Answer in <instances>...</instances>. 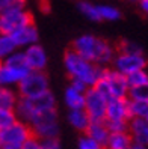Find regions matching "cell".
I'll use <instances>...</instances> for the list:
<instances>
[{
    "label": "cell",
    "mask_w": 148,
    "mask_h": 149,
    "mask_svg": "<svg viewBox=\"0 0 148 149\" xmlns=\"http://www.w3.org/2000/svg\"><path fill=\"white\" fill-rule=\"evenodd\" d=\"M2 63L6 65V66L15 68V69H21V71H30V68L27 65V60H26V56H24V51H20V50H15Z\"/></svg>",
    "instance_id": "20"
},
{
    "label": "cell",
    "mask_w": 148,
    "mask_h": 149,
    "mask_svg": "<svg viewBox=\"0 0 148 149\" xmlns=\"http://www.w3.org/2000/svg\"><path fill=\"white\" fill-rule=\"evenodd\" d=\"M127 83H128V87L147 84L148 83V71H147V69H141V71L128 74L127 75Z\"/></svg>",
    "instance_id": "26"
},
{
    "label": "cell",
    "mask_w": 148,
    "mask_h": 149,
    "mask_svg": "<svg viewBox=\"0 0 148 149\" xmlns=\"http://www.w3.org/2000/svg\"><path fill=\"white\" fill-rule=\"evenodd\" d=\"M23 51H24V56H26L30 71H44L47 66V60H48L44 47L36 42L33 45L26 47Z\"/></svg>",
    "instance_id": "9"
},
{
    "label": "cell",
    "mask_w": 148,
    "mask_h": 149,
    "mask_svg": "<svg viewBox=\"0 0 148 149\" xmlns=\"http://www.w3.org/2000/svg\"><path fill=\"white\" fill-rule=\"evenodd\" d=\"M33 17L27 9H8L0 14V27L2 33L11 35L24 26L33 24Z\"/></svg>",
    "instance_id": "5"
},
{
    "label": "cell",
    "mask_w": 148,
    "mask_h": 149,
    "mask_svg": "<svg viewBox=\"0 0 148 149\" xmlns=\"http://www.w3.org/2000/svg\"><path fill=\"white\" fill-rule=\"evenodd\" d=\"M15 120H17V115H15L14 110L0 109V130H3L6 127L12 125Z\"/></svg>",
    "instance_id": "29"
},
{
    "label": "cell",
    "mask_w": 148,
    "mask_h": 149,
    "mask_svg": "<svg viewBox=\"0 0 148 149\" xmlns=\"http://www.w3.org/2000/svg\"><path fill=\"white\" fill-rule=\"evenodd\" d=\"M106 127L110 133H124L128 131V120H106Z\"/></svg>",
    "instance_id": "30"
},
{
    "label": "cell",
    "mask_w": 148,
    "mask_h": 149,
    "mask_svg": "<svg viewBox=\"0 0 148 149\" xmlns=\"http://www.w3.org/2000/svg\"><path fill=\"white\" fill-rule=\"evenodd\" d=\"M15 50H18L15 45V42L12 41L11 35L8 33H0V62H3V60L12 54Z\"/></svg>",
    "instance_id": "23"
},
{
    "label": "cell",
    "mask_w": 148,
    "mask_h": 149,
    "mask_svg": "<svg viewBox=\"0 0 148 149\" xmlns=\"http://www.w3.org/2000/svg\"><path fill=\"white\" fill-rule=\"evenodd\" d=\"M41 145H42V149H60V142L58 137L41 140Z\"/></svg>",
    "instance_id": "32"
},
{
    "label": "cell",
    "mask_w": 148,
    "mask_h": 149,
    "mask_svg": "<svg viewBox=\"0 0 148 149\" xmlns=\"http://www.w3.org/2000/svg\"><path fill=\"white\" fill-rule=\"evenodd\" d=\"M144 119H145V120H147V122H148V113H147V116H145V118H144Z\"/></svg>",
    "instance_id": "38"
},
{
    "label": "cell",
    "mask_w": 148,
    "mask_h": 149,
    "mask_svg": "<svg viewBox=\"0 0 148 149\" xmlns=\"http://www.w3.org/2000/svg\"><path fill=\"white\" fill-rule=\"evenodd\" d=\"M79 149H104V146L100 145L98 142H95V140H92L86 134H83L79 139Z\"/></svg>",
    "instance_id": "31"
},
{
    "label": "cell",
    "mask_w": 148,
    "mask_h": 149,
    "mask_svg": "<svg viewBox=\"0 0 148 149\" xmlns=\"http://www.w3.org/2000/svg\"><path fill=\"white\" fill-rule=\"evenodd\" d=\"M98 11H100V17L101 20H106V21H116L121 18V11L115 6H110V5H101L98 6Z\"/></svg>",
    "instance_id": "25"
},
{
    "label": "cell",
    "mask_w": 148,
    "mask_h": 149,
    "mask_svg": "<svg viewBox=\"0 0 148 149\" xmlns=\"http://www.w3.org/2000/svg\"><path fill=\"white\" fill-rule=\"evenodd\" d=\"M11 38L15 42L17 48H26V47L33 45V44L38 42L39 33H38L36 26H35V23H33V24L24 26V27L15 30L14 33H11Z\"/></svg>",
    "instance_id": "11"
},
{
    "label": "cell",
    "mask_w": 148,
    "mask_h": 149,
    "mask_svg": "<svg viewBox=\"0 0 148 149\" xmlns=\"http://www.w3.org/2000/svg\"><path fill=\"white\" fill-rule=\"evenodd\" d=\"M27 72L29 71H21V69H15L2 63V66H0V86H17Z\"/></svg>",
    "instance_id": "14"
},
{
    "label": "cell",
    "mask_w": 148,
    "mask_h": 149,
    "mask_svg": "<svg viewBox=\"0 0 148 149\" xmlns=\"http://www.w3.org/2000/svg\"><path fill=\"white\" fill-rule=\"evenodd\" d=\"M106 120H128V100L127 98H110L106 107Z\"/></svg>",
    "instance_id": "10"
},
{
    "label": "cell",
    "mask_w": 148,
    "mask_h": 149,
    "mask_svg": "<svg viewBox=\"0 0 148 149\" xmlns=\"http://www.w3.org/2000/svg\"><path fill=\"white\" fill-rule=\"evenodd\" d=\"M83 134L91 137L92 140H95V142H98L100 145L106 146V142H107V139H109L110 131L107 130L106 122H104V120H91L89 127L86 128V131H85Z\"/></svg>",
    "instance_id": "13"
},
{
    "label": "cell",
    "mask_w": 148,
    "mask_h": 149,
    "mask_svg": "<svg viewBox=\"0 0 148 149\" xmlns=\"http://www.w3.org/2000/svg\"><path fill=\"white\" fill-rule=\"evenodd\" d=\"M130 149H132V148H130Z\"/></svg>",
    "instance_id": "41"
},
{
    "label": "cell",
    "mask_w": 148,
    "mask_h": 149,
    "mask_svg": "<svg viewBox=\"0 0 148 149\" xmlns=\"http://www.w3.org/2000/svg\"><path fill=\"white\" fill-rule=\"evenodd\" d=\"M30 128H32L33 136L36 139H39V140L53 139V137L59 136V124H58V120H55V122H44V124L33 125Z\"/></svg>",
    "instance_id": "16"
},
{
    "label": "cell",
    "mask_w": 148,
    "mask_h": 149,
    "mask_svg": "<svg viewBox=\"0 0 148 149\" xmlns=\"http://www.w3.org/2000/svg\"><path fill=\"white\" fill-rule=\"evenodd\" d=\"M21 149H42V145H41V140L36 139L35 136H32L29 140H26L23 143Z\"/></svg>",
    "instance_id": "33"
},
{
    "label": "cell",
    "mask_w": 148,
    "mask_h": 149,
    "mask_svg": "<svg viewBox=\"0 0 148 149\" xmlns=\"http://www.w3.org/2000/svg\"><path fill=\"white\" fill-rule=\"evenodd\" d=\"M132 145H133V140L130 137L128 131H124V133H110L104 148H107V149H130Z\"/></svg>",
    "instance_id": "18"
},
{
    "label": "cell",
    "mask_w": 148,
    "mask_h": 149,
    "mask_svg": "<svg viewBox=\"0 0 148 149\" xmlns=\"http://www.w3.org/2000/svg\"><path fill=\"white\" fill-rule=\"evenodd\" d=\"M48 86V77L44 71H29L23 80L17 84V92L21 98L33 100L44 92L50 91Z\"/></svg>",
    "instance_id": "3"
},
{
    "label": "cell",
    "mask_w": 148,
    "mask_h": 149,
    "mask_svg": "<svg viewBox=\"0 0 148 149\" xmlns=\"http://www.w3.org/2000/svg\"><path fill=\"white\" fill-rule=\"evenodd\" d=\"M103 78L109 86L112 98H127V93H128L127 75L118 72L116 69H106L104 68Z\"/></svg>",
    "instance_id": "8"
},
{
    "label": "cell",
    "mask_w": 148,
    "mask_h": 149,
    "mask_svg": "<svg viewBox=\"0 0 148 149\" xmlns=\"http://www.w3.org/2000/svg\"><path fill=\"white\" fill-rule=\"evenodd\" d=\"M71 48L83 59L100 66L112 63L116 54V48L112 47V44H109L106 39L94 36V35H82V36L76 38Z\"/></svg>",
    "instance_id": "1"
},
{
    "label": "cell",
    "mask_w": 148,
    "mask_h": 149,
    "mask_svg": "<svg viewBox=\"0 0 148 149\" xmlns=\"http://www.w3.org/2000/svg\"><path fill=\"white\" fill-rule=\"evenodd\" d=\"M0 33H2V27H0Z\"/></svg>",
    "instance_id": "39"
},
{
    "label": "cell",
    "mask_w": 148,
    "mask_h": 149,
    "mask_svg": "<svg viewBox=\"0 0 148 149\" xmlns=\"http://www.w3.org/2000/svg\"><path fill=\"white\" fill-rule=\"evenodd\" d=\"M127 98L128 100H145V101H148V83L141 84V86L128 87Z\"/></svg>",
    "instance_id": "27"
},
{
    "label": "cell",
    "mask_w": 148,
    "mask_h": 149,
    "mask_svg": "<svg viewBox=\"0 0 148 149\" xmlns=\"http://www.w3.org/2000/svg\"><path fill=\"white\" fill-rule=\"evenodd\" d=\"M18 92H15L12 87L0 86V109L5 110H15V106L18 102Z\"/></svg>",
    "instance_id": "19"
},
{
    "label": "cell",
    "mask_w": 148,
    "mask_h": 149,
    "mask_svg": "<svg viewBox=\"0 0 148 149\" xmlns=\"http://www.w3.org/2000/svg\"><path fill=\"white\" fill-rule=\"evenodd\" d=\"M64 66L65 71L68 72L69 78H76V80L83 81L88 87L95 86L103 72L104 68L100 65H95L89 60L83 59L80 54H77L73 48H68L64 54Z\"/></svg>",
    "instance_id": "2"
},
{
    "label": "cell",
    "mask_w": 148,
    "mask_h": 149,
    "mask_svg": "<svg viewBox=\"0 0 148 149\" xmlns=\"http://www.w3.org/2000/svg\"><path fill=\"white\" fill-rule=\"evenodd\" d=\"M116 53H142V48L133 41H121L116 47Z\"/></svg>",
    "instance_id": "28"
},
{
    "label": "cell",
    "mask_w": 148,
    "mask_h": 149,
    "mask_svg": "<svg viewBox=\"0 0 148 149\" xmlns=\"http://www.w3.org/2000/svg\"><path fill=\"white\" fill-rule=\"evenodd\" d=\"M33 136L32 128L17 119L12 125L0 130V146H18L21 148L26 140Z\"/></svg>",
    "instance_id": "4"
},
{
    "label": "cell",
    "mask_w": 148,
    "mask_h": 149,
    "mask_svg": "<svg viewBox=\"0 0 148 149\" xmlns=\"http://www.w3.org/2000/svg\"><path fill=\"white\" fill-rule=\"evenodd\" d=\"M139 6H141V9L145 15H148V0H141L139 2Z\"/></svg>",
    "instance_id": "35"
},
{
    "label": "cell",
    "mask_w": 148,
    "mask_h": 149,
    "mask_svg": "<svg viewBox=\"0 0 148 149\" xmlns=\"http://www.w3.org/2000/svg\"><path fill=\"white\" fill-rule=\"evenodd\" d=\"M112 63H114V69H116L118 72L128 75L141 69H147L148 60L144 53H116Z\"/></svg>",
    "instance_id": "6"
},
{
    "label": "cell",
    "mask_w": 148,
    "mask_h": 149,
    "mask_svg": "<svg viewBox=\"0 0 148 149\" xmlns=\"http://www.w3.org/2000/svg\"><path fill=\"white\" fill-rule=\"evenodd\" d=\"M132 149H148V146H144V145H136V143H133V145H132Z\"/></svg>",
    "instance_id": "36"
},
{
    "label": "cell",
    "mask_w": 148,
    "mask_h": 149,
    "mask_svg": "<svg viewBox=\"0 0 148 149\" xmlns=\"http://www.w3.org/2000/svg\"><path fill=\"white\" fill-rule=\"evenodd\" d=\"M32 101H33V104H35V107H36L38 111L56 109V98H55V95L51 93V91L44 92L42 95L36 96V98H33Z\"/></svg>",
    "instance_id": "21"
},
{
    "label": "cell",
    "mask_w": 148,
    "mask_h": 149,
    "mask_svg": "<svg viewBox=\"0 0 148 149\" xmlns=\"http://www.w3.org/2000/svg\"><path fill=\"white\" fill-rule=\"evenodd\" d=\"M68 122L76 131H80V133H85L86 128L91 124V118L86 113L85 109H79V110H69L68 113Z\"/></svg>",
    "instance_id": "15"
},
{
    "label": "cell",
    "mask_w": 148,
    "mask_h": 149,
    "mask_svg": "<svg viewBox=\"0 0 148 149\" xmlns=\"http://www.w3.org/2000/svg\"><path fill=\"white\" fill-rule=\"evenodd\" d=\"M128 2H132V3H139L141 0H128Z\"/></svg>",
    "instance_id": "37"
},
{
    "label": "cell",
    "mask_w": 148,
    "mask_h": 149,
    "mask_svg": "<svg viewBox=\"0 0 148 149\" xmlns=\"http://www.w3.org/2000/svg\"><path fill=\"white\" fill-rule=\"evenodd\" d=\"M69 86L74 87L76 91H80V92H86V89H88V86H86L83 81L76 80V78H71V83H69Z\"/></svg>",
    "instance_id": "34"
},
{
    "label": "cell",
    "mask_w": 148,
    "mask_h": 149,
    "mask_svg": "<svg viewBox=\"0 0 148 149\" xmlns=\"http://www.w3.org/2000/svg\"><path fill=\"white\" fill-rule=\"evenodd\" d=\"M64 101L65 106L69 110H79L85 107V92L76 91L74 87L68 86L64 92Z\"/></svg>",
    "instance_id": "17"
},
{
    "label": "cell",
    "mask_w": 148,
    "mask_h": 149,
    "mask_svg": "<svg viewBox=\"0 0 148 149\" xmlns=\"http://www.w3.org/2000/svg\"><path fill=\"white\" fill-rule=\"evenodd\" d=\"M147 113H148V101H145V100H128L130 119L132 118H145Z\"/></svg>",
    "instance_id": "22"
},
{
    "label": "cell",
    "mask_w": 148,
    "mask_h": 149,
    "mask_svg": "<svg viewBox=\"0 0 148 149\" xmlns=\"http://www.w3.org/2000/svg\"><path fill=\"white\" fill-rule=\"evenodd\" d=\"M77 8H79L80 14H83L88 20H91V21H101L100 11H98L97 5H94L91 2H86V0H82V2H79Z\"/></svg>",
    "instance_id": "24"
},
{
    "label": "cell",
    "mask_w": 148,
    "mask_h": 149,
    "mask_svg": "<svg viewBox=\"0 0 148 149\" xmlns=\"http://www.w3.org/2000/svg\"><path fill=\"white\" fill-rule=\"evenodd\" d=\"M128 134L133 143L148 146V122L144 118L128 119Z\"/></svg>",
    "instance_id": "12"
},
{
    "label": "cell",
    "mask_w": 148,
    "mask_h": 149,
    "mask_svg": "<svg viewBox=\"0 0 148 149\" xmlns=\"http://www.w3.org/2000/svg\"><path fill=\"white\" fill-rule=\"evenodd\" d=\"M107 98L95 87H88L85 92V110L89 115L91 120H104L106 118Z\"/></svg>",
    "instance_id": "7"
},
{
    "label": "cell",
    "mask_w": 148,
    "mask_h": 149,
    "mask_svg": "<svg viewBox=\"0 0 148 149\" xmlns=\"http://www.w3.org/2000/svg\"><path fill=\"white\" fill-rule=\"evenodd\" d=\"M104 149H107V148H104Z\"/></svg>",
    "instance_id": "40"
}]
</instances>
